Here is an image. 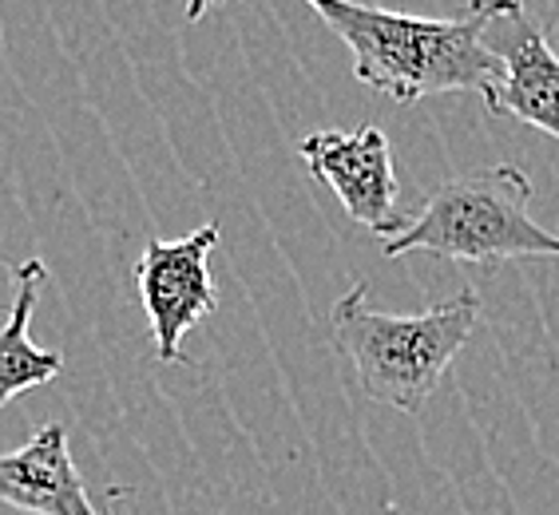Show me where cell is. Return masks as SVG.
Segmentation results:
<instances>
[{
	"label": "cell",
	"mask_w": 559,
	"mask_h": 515,
	"mask_svg": "<svg viewBox=\"0 0 559 515\" xmlns=\"http://www.w3.org/2000/svg\"><path fill=\"white\" fill-rule=\"evenodd\" d=\"M322 24L354 52V75L397 104L444 92H476L488 116L504 68L485 48V28L504 0H473L456 16H409L357 0H306Z\"/></svg>",
	"instance_id": "1"
},
{
	"label": "cell",
	"mask_w": 559,
	"mask_h": 515,
	"mask_svg": "<svg viewBox=\"0 0 559 515\" xmlns=\"http://www.w3.org/2000/svg\"><path fill=\"white\" fill-rule=\"evenodd\" d=\"M480 322V294L464 286L449 301L413 318H393L369 306V286H354L334 301V342L357 369L369 400L401 412H420L449 376Z\"/></svg>",
	"instance_id": "2"
},
{
	"label": "cell",
	"mask_w": 559,
	"mask_h": 515,
	"mask_svg": "<svg viewBox=\"0 0 559 515\" xmlns=\"http://www.w3.org/2000/svg\"><path fill=\"white\" fill-rule=\"evenodd\" d=\"M532 183L516 163L452 175L420 203L401 235L385 238V258L425 254L473 266L559 258V235L532 218Z\"/></svg>",
	"instance_id": "3"
},
{
	"label": "cell",
	"mask_w": 559,
	"mask_h": 515,
	"mask_svg": "<svg viewBox=\"0 0 559 515\" xmlns=\"http://www.w3.org/2000/svg\"><path fill=\"white\" fill-rule=\"evenodd\" d=\"M215 242L218 223H206L179 242L147 238L135 262V286L155 337V357L163 366H183V337L218 306V290L211 282Z\"/></svg>",
	"instance_id": "4"
},
{
	"label": "cell",
	"mask_w": 559,
	"mask_h": 515,
	"mask_svg": "<svg viewBox=\"0 0 559 515\" xmlns=\"http://www.w3.org/2000/svg\"><path fill=\"white\" fill-rule=\"evenodd\" d=\"M298 155L306 171L337 194V203L357 226L373 230L377 238H393L409 226V215L401 211L397 171H393L385 131H313L298 143Z\"/></svg>",
	"instance_id": "5"
},
{
	"label": "cell",
	"mask_w": 559,
	"mask_h": 515,
	"mask_svg": "<svg viewBox=\"0 0 559 515\" xmlns=\"http://www.w3.org/2000/svg\"><path fill=\"white\" fill-rule=\"evenodd\" d=\"M485 48L504 68L492 116L548 131L559 140V56L548 33L524 12V0H504L485 28Z\"/></svg>",
	"instance_id": "6"
},
{
	"label": "cell",
	"mask_w": 559,
	"mask_h": 515,
	"mask_svg": "<svg viewBox=\"0 0 559 515\" xmlns=\"http://www.w3.org/2000/svg\"><path fill=\"white\" fill-rule=\"evenodd\" d=\"M0 504L24 515H104L87 495L60 420L40 424L21 448L0 452Z\"/></svg>",
	"instance_id": "7"
},
{
	"label": "cell",
	"mask_w": 559,
	"mask_h": 515,
	"mask_svg": "<svg viewBox=\"0 0 559 515\" xmlns=\"http://www.w3.org/2000/svg\"><path fill=\"white\" fill-rule=\"evenodd\" d=\"M44 282H48V266L40 258H28L16 266V298H12L9 318L0 325V408L16 400L21 393H28V388L48 385L64 369V357L56 349H40L28 333Z\"/></svg>",
	"instance_id": "8"
},
{
	"label": "cell",
	"mask_w": 559,
	"mask_h": 515,
	"mask_svg": "<svg viewBox=\"0 0 559 515\" xmlns=\"http://www.w3.org/2000/svg\"><path fill=\"white\" fill-rule=\"evenodd\" d=\"M218 4H226V0H187V21L199 24L206 16V12H215Z\"/></svg>",
	"instance_id": "9"
}]
</instances>
